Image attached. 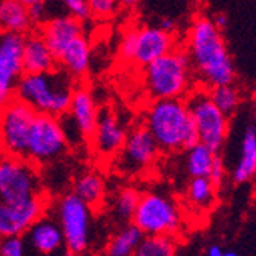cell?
I'll return each instance as SVG.
<instances>
[{"label": "cell", "instance_id": "d6986e66", "mask_svg": "<svg viewBox=\"0 0 256 256\" xmlns=\"http://www.w3.org/2000/svg\"><path fill=\"white\" fill-rule=\"evenodd\" d=\"M57 68V58L40 31L23 36V71L25 74L48 72Z\"/></svg>", "mask_w": 256, "mask_h": 256}, {"label": "cell", "instance_id": "7c38bea8", "mask_svg": "<svg viewBox=\"0 0 256 256\" xmlns=\"http://www.w3.org/2000/svg\"><path fill=\"white\" fill-rule=\"evenodd\" d=\"M97 117L98 108L90 89L86 84H76L69 110L63 117H60V123L66 134V138L71 134V130H74L77 143H89L92 132L96 129Z\"/></svg>", "mask_w": 256, "mask_h": 256}, {"label": "cell", "instance_id": "9a60e30c", "mask_svg": "<svg viewBox=\"0 0 256 256\" xmlns=\"http://www.w3.org/2000/svg\"><path fill=\"white\" fill-rule=\"evenodd\" d=\"M126 135L128 132L117 114L110 108H102L98 109L96 129L92 132L89 143L98 156L109 160L115 158L122 150Z\"/></svg>", "mask_w": 256, "mask_h": 256}, {"label": "cell", "instance_id": "6da1fadb", "mask_svg": "<svg viewBox=\"0 0 256 256\" xmlns=\"http://www.w3.org/2000/svg\"><path fill=\"white\" fill-rule=\"evenodd\" d=\"M188 54L201 86L210 89L235 82L236 72L222 31L210 17L198 16L188 34Z\"/></svg>", "mask_w": 256, "mask_h": 256}, {"label": "cell", "instance_id": "4316f807", "mask_svg": "<svg viewBox=\"0 0 256 256\" xmlns=\"http://www.w3.org/2000/svg\"><path fill=\"white\" fill-rule=\"evenodd\" d=\"M134 256H176V241L172 235H144Z\"/></svg>", "mask_w": 256, "mask_h": 256}, {"label": "cell", "instance_id": "ffe728a7", "mask_svg": "<svg viewBox=\"0 0 256 256\" xmlns=\"http://www.w3.org/2000/svg\"><path fill=\"white\" fill-rule=\"evenodd\" d=\"M90 62L92 51L89 40L84 37V34L72 40L57 57V66L66 71L76 82H80L88 76Z\"/></svg>", "mask_w": 256, "mask_h": 256}, {"label": "cell", "instance_id": "f546056e", "mask_svg": "<svg viewBox=\"0 0 256 256\" xmlns=\"http://www.w3.org/2000/svg\"><path fill=\"white\" fill-rule=\"evenodd\" d=\"M89 14L96 18H109L118 12L120 0H86Z\"/></svg>", "mask_w": 256, "mask_h": 256}, {"label": "cell", "instance_id": "52a82bcc", "mask_svg": "<svg viewBox=\"0 0 256 256\" xmlns=\"http://www.w3.org/2000/svg\"><path fill=\"white\" fill-rule=\"evenodd\" d=\"M54 216L63 232L66 250L77 256L84 253L92 238V208L71 192L57 201Z\"/></svg>", "mask_w": 256, "mask_h": 256}, {"label": "cell", "instance_id": "d4e9b609", "mask_svg": "<svg viewBox=\"0 0 256 256\" xmlns=\"http://www.w3.org/2000/svg\"><path fill=\"white\" fill-rule=\"evenodd\" d=\"M216 155H218L216 152H214L210 148H207L202 143H196L195 146L188 149L186 169H188V174L190 175V178L208 176Z\"/></svg>", "mask_w": 256, "mask_h": 256}, {"label": "cell", "instance_id": "8992f818", "mask_svg": "<svg viewBox=\"0 0 256 256\" xmlns=\"http://www.w3.org/2000/svg\"><path fill=\"white\" fill-rule=\"evenodd\" d=\"M182 222L178 204L168 195L160 192H146L140 195L132 224L143 235H175Z\"/></svg>", "mask_w": 256, "mask_h": 256}, {"label": "cell", "instance_id": "cb8c5ba5", "mask_svg": "<svg viewBox=\"0 0 256 256\" xmlns=\"http://www.w3.org/2000/svg\"><path fill=\"white\" fill-rule=\"evenodd\" d=\"M143 236H144L143 232L135 224L132 222L124 224L117 234L110 238L106 247V256H134Z\"/></svg>", "mask_w": 256, "mask_h": 256}, {"label": "cell", "instance_id": "4fadbf2b", "mask_svg": "<svg viewBox=\"0 0 256 256\" xmlns=\"http://www.w3.org/2000/svg\"><path fill=\"white\" fill-rule=\"evenodd\" d=\"M23 74V36L0 32V106L14 97Z\"/></svg>", "mask_w": 256, "mask_h": 256}, {"label": "cell", "instance_id": "1f68e13d", "mask_svg": "<svg viewBox=\"0 0 256 256\" xmlns=\"http://www.w3.org/2000/svg\"><path fill=\"white\" fill-rule=\"evenodd\" d=\"M57 2L68 11V14H71L80 20H86L90 17L86 0H57Z\"/></svg>", "mask_w": 256, "mask_h": 256}, {"label": "cell", "instance_id": "74e56055", "mask_svg": "<svg viewBox=\"0 0 256 256\" xmlns=\"http://www.w3.org/2000/svg\"><path fill=\"white\" fill-rule=\"evenodd\" d=\"M18 2H22L23 5H26L30 8V6H34V5H38V4L48 2V0H18Z\"/></svg>", "mask_w": 256, "mask_h": 256}, {"label": "cell", "instance_id": "44dd1931", "mask_svg": "<svg viewBox=\"0 0 256 256\" xmlns=\"http://www.w3.org/2000/svg\"><path fill=\"white\" fill-rule=\"evenodd\" d=\"M34 22L30 8L18 0H0V32L26 36Z\"/></svg>", "mask_w": 256, "mask_h": 256}, {"label": "cell", "instance_id": "83f0119b", "mask_svg": "<svg viewBox=\"0 0 256 256\" xmlns=\"http://www.w3.org/2000/svg\"><path fill=\"white\" fill-rule=\"evenodd\" d=\"M140 195L142 194L132 188H124L118 190V194L114 196L112 207H110L114 218L123 224L132 222V218L135 215L136 206L140 201Z\"/></svg>", "mask_w": 256, "mask_h": 256}, {"label": "cell", "instance_id": "8fae6325", "mask_svg": "<svg viewBox=\"0 0 256 256\" xmlns=\"http://www.w3.org/2000/svg\"><path fill=\"white\" fill-rule=\"evenodd\" d=\"M160 148L150 132L140 126L128 132L122 150L115 156V162L122 174L136 175L148 170L156 160Z\"/></svg>", "mask_w": 256, "mask_h": 256}, {"label": "cell", "instance_id": "b9f144b4", "mask_svg": "<svg viewBox=\"0 0 256 256\" xmlns=\"http://www.w3.org/2000/svg\"><path fill=\"white\" fill-rule=\"evenodd\" d=\"M0 156H2V152H0Z\"/></svg>", "mask_w": 256, "mask_h": 256}, {"label": "cell", "instance_id": "ba28073f", "mask_svg": "<svg viewBox=\"0 0 256 256\" xmlns=\"http://www.w3.org/2000/svg\"><path fill=\"white\" fill-rule=\"evenodd\" d=\"M69 142L62 128L60 118L46 114H37L31 124L25 160L34 166H48L66 154Z\"/></svg>", "mask_w": 256, "mask_h": 256}, {"label": "cell", "instance_id": "30bf717a", "mask_svg": "<svg viewBox=\"0 0 256 256\" xmlns=\"http://www.w3.org/2000/svg\"><path fill=\"white\" fill-rule=\"evenodd\" d=\"M37 112L17 97L0 106V152L25 158L26 142Z\"/></svg>", "mask_w": 256, "mask_h": 256}, {"label": "cell", "instance_id": "f1b7e54d", "mask_svg": "<svg viewBox=\"0 0 256 256\" xmlns=\"http://www.w3.org/2000/svg\"><path fill=\"white\" fill-rule=\"evenodd\" d=\"M208 92H210L212 102L216 104V108L221 112H224L227 115V117L234 115L238 110V108L241 104V100H242L240 89L234 83L210 88V89H208Z\"/></svg>", "mask_w": 256, "mask_h": 256}, {"label": "cell", "instance_id": "d590c367", "mask_svg": "<svg viewBox=\"0 0 256 256\" xmlns=\"http://www.w3.org/2000/svg\"><path fill=\"white\" fill-rule=\"evenodd\" d=\"M212 20H214V23H215V25H216L221 31L228 25V17H227L226 12H218Z\"/></svg>", "mask_w": 256, "mask_h": 256}, {"label": "cell", "instance_id": "ab89813d", "mask_svg": "<svg viewBox=\"0 0 256 256\" xmlns=\"http://www.w3.org/2000/svg\"><path fill=\"white\" fill-rule=\"evenodd\" d=\"M57 256H77V254H74V253H71V252L64 250L63 253H60V254H57Z\"/></svg>", "mask_w": 256, "mask_h": 256}, {"label": "cell", "instance_id": "ac0fdd59", "mask_svg": "<svg viewBox=\"0 0 256 256\" xmlns=\"http://www.w3.org/2000/svg\"><path fill=\"white\" fill-rule=\"evenodd\" d=\"M40 34L57 58L69 43L83 36V20L71 14H58L43 22Z\"/></svg>", "mask_w": 256, "mask_h": 256}, {"label": "cell", "instance_id": "7a4b0ae2", "mask_svg": "<svg viewBox=\"0 0 256 256\" xmlns=\"http://www.w3.org/2000/svg\"><path fill=\"white\" fill-rule=\"evenodd\" d=\"M144 128L162 152L188 150L200 143L192 114L184 98L152 100L144 112Z\"/></svg>", "mask_w": 256, "mask_h": 256}, {"label": "cell", "instance_id": "9c48e42d", "mask_svg": "<svg viewBox=\"0 0 256 256\" xmlns=\"http://www.w3.org/2000/svg\"><path fill=\"white\" fill-rule=\"evenodd\" d=\"M43 195L38 168L25 158L0 156V202H20Z\"/></svg>", "mask_w": 256, "mask_h": 256}, {"label": "cell", "instance_id": "60d3db41", "mask_svg": "<svg viewBox=\"0 0 256 256\" xmlns=\"http://www.w3.org/2000/svg\"><path fill=\"white\" fill-rule=\"evenodd\" d=\"M222 256H238L235 252H222Z\"/></svg>", "mask_w": 256, "mask_h": 256}, {"label": "cell", "instance_id": "e575fe53", "mask_svg": "<svg viewBox=\"0 0 256 256\" xmlns=\"http://www.w3.org/2000/svg\"><path fill=\"white\" fill-rule=\"evenodd\" d=\"M158 28H161L162 31H166V32H170V34H172V31L176 28V23H175V20H174V18H170V17H164V18H161V20H160Z\"/></svg>", "mask_w": 256, "mask_h": 256}, {"label": "cell", "instance_id": "f35d334b", "mask_svg": "<svg viewBox=\"0 0 256 256\" xmlns=\"http://www.w3.org/2000/svg\"><path fill=\"white\" fill-rule=\"evenodd\" d=\"M120 2H122V5H123V6L134 8V6H136V4L140 2V0H120Z\"/></svg>", "mask_w": 256, "mask_h": 256}, {"label": "cell", "instance_id": "8d00e7d4", "mask_svg": "<svg viewBox=\"0 0 256 256\" xmlns=\"http://www.w3.org/2000/svg\"><path fill=\"white\" fill-rule=\"evenodd\" d=\"M252 115H253V126L256 129V92L252 97Z\"/></svg>", "mask_w": 256, "mask_h": 256}, {"label": "cell", "instance_id": "d6a6232c", "mask_svg": "<svg viewBox=\"0 0 256 256\" xmlns=\"http://www.w3.org/2000/svg\"><path fill=\"white\" fill-rule=\"evenodd\" d=\"M134 44H135V28H130L124 32L122 43H120V56L126 62H132Z\"/></svg>", "mask_w": 256, "mask_h": 256}, {"label": "cell", "instance_id": "e0dca14e", "mask_svg": "<svg viewBox=\"0 0 256 256\" xmlns=\"http://www.w3.org/2000/svg\"><path fill=\"white\" fill-rule=\"evenodd\" d=\"M175 48V38L170 32L162 31L158 26L135 28V44L132 63L148 66L158 57L168 54Z\"/></svg>", "mask_w": 256, "mask_h": 256}, {"label": "cell", "instance_id": "5bb4252c", "mask_svg": "<svg viewBox=\"0 0 256 256\" xmlns=\"http://www.w3.org/2000/svg\"><path fill=\"white\" fill-rule=\"evenodd\" d=\"M46 196H36L20 202H0V238L23 236L25 232L46 214Z\"/></svg>", "mask_w": 256, "mask_h": 256}, {"label": "cell", "instance_id": "836d02e7", "mask_svg": "<svg viewBox=\"0 0 256 256\" xmlns=\"http://www.w3.org/2000/svg\"><path fill=\"white\" fill-rule=\"evenodd\" d=\"M208 180L212 181V184L215 188H220V186L224 182V178H226V168H224V162L222 160L216 155L215 161H214V166L210 169V174L207 176Z\"/></svg>", "mask_w": 256, "mask_h": 256}, {"label": "cell", "instance_id": "7402d4cb", "mask_svg": "<svg viewBox=\"0 0 256 256\" xmlns=\"http://www.w3.org/2000/svg\"><path fill=\"white\" fill-rule=\"evenodd\" d=\"M256 176V129L254 126H247L240 148V158L232 174V178L236 184L248 182Z\"/></svg>", "mask_w": 256, "mask_h": 256}, {"label": "cell", "instance_id": "4dcf8cb0", "mask_svg": "<svg viewBox=\"0 0 256 256\" xmlns=\"http://www.w3.org/2000/svg\"><path fill=\"white\" fill-rule=\"evenodd\" d=\"M0 256H30L23 236L0 238Z\"/></svg>", "mask_w": 256, "mask_h": 256}, {"label": "cell", "instance_id": "484cf974", "mask_svg": "<svg viewBox=\"0 0 256 256\" xmlns=\"http://www.w3.org/2000/svg\"><path fill=\"white\" fill-rule=\"evenodd\" d=\"M215 186L207 176L192 178L188 186V202L194 210L207 212L215 202Z\"/></svg>", "mask_w": 256, "mask_h": 256}, {"label": "cell", "instance_id": "603a6c76", "mask_svg": "<svg viewBox=\"0 0 256 256\" xmlns=\"http://www.w3.org/2000/svg\"><path fill=\"white\" fill-rule=\"evenodd\" d=\"M72 192L90 208H96L104 202L106 184L102 175L96 172H84L76 180Z\"/></svg>", "mask_w": 256, "mask_h": 256}, {"label": "cell", "instance_id": "5b68a950", "mask_svg": "<svg viewBox=\"0 0 256 256\" xmlns=\"http://www.w3.org/2000/svg\"><path fill=\"white\" fill-rule=\"evenodd\" d=\"M186 103L192 114L200 143L218 154L228 135V117L216 108L212 102L210 92L204 86L192 89L188 94Z\"/></svg>", "mask_w": 256, "mask_h": 256}, {"label": "cell", "instance_id": "3957f363", "mask_svg": "<svg viewBox=\"0 0 256 256\" xmlns=\"http://www.w3.org/2000/svg\"><path fill=\"white\" fill-rule=\"evenodd\" d=\"M76 83L71 76L57 66L48 72L23 74L14 97L25 102L37 114L60 118L69 110Z\"/></svg>", "mask_w": 256, "mask_h": 256}, {"label": "cell", "instance_id": "277c9868", "mask_svg": "<svg viewBox=\"0 0 256 256\" xmlns=\"http://www.w3.org/2000/svg\"><path fill=\"white\" fill-rule=\"evenodd\" d=\"M192 72L188 51L174 48L143 68L144 88L152 100L182 98L190 89Z\"/></svg>", "mask_w": 256, "mask_h": 256}, {"label": "cell", "instance_id": "2e32d148", "mask_svg": "<svg viewBox=\"0 0 256 256\" xmlns=\"http://www.w3.org/2000/svg\"><path fill=\"white\" fill-rule=\"evenodd\" d=\"M30 256H57L66 250L64 236L56 216L43 214L23 235Z\"/></svg>", "mask_w": 256, "mask_h": 256}]
</instances>
